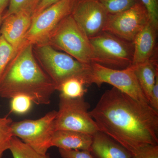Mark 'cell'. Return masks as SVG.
Returning a JSON list of instances; mask_svg holds the SVG:
<instances>
[{
    "label": "cell",
    "instance_id": "cell-1",
    "mask_svg": "<svg viewBox=\"0 0 158 158\" xmlns=\"http://www.w3.org/2000/svg\"><path fill=\"white\" fill-rule=\"evenodd\" d=\"M100 131L133 156L149 145L158 144V113L113 88L106 90L89 112Z\"/></svg>",
    "mask_w": 158,
    "mask_h": 158
},
{
    "label": "cell",
    "instance_id": "cell-2",
    "mask_svg": "<svg viewBox=\"0 0 158 158\" xmlns=\"http://www.w3.org/2000/svg\"><path fill=\"white\" fill-rule=\"evenodd\" d=\"M55 90L50 78L36 61L31 44L19 48L0 79L2 98L24 95L36 104L48 105Z\"/></svg>",
    "mask_w": 158,
    "mask_h": 158
},
{
    "label": "cell",
    "instance_id": "cell-3",
    "mask_svg": "<svg viewBox=\"0 0 158 158\" xmlns=\"http://www.w3.org/2000/svg\"><path fill=\"white\" fill-rule=\"evenodd\" d=\"M41 68L50 78L56 90L65 81L72 78L84 80L91 85V64L78 61L68 54L56 50L48 44L33 45Z\"/></svg>",
    "mask_w": 158,
    "mask_h": 158
},
{
    "label": "cell",
    "instance_id": "cell-4",
    "mask_svg": "<svg viewBox=\"0 0 158 158\" xmlns=\"http://www.w3.org/2000/svg\"><path fill=\"white\" fill-rule=\"evenodd\" d=\"M43 44L64 51L82 63H92L93 49L89 37L71 14L61 21Z\"/></svg>",
    "mask_w": 158,
    "mask_h": 158
},
{
    "label": "cell",
    "instance_id": "cell-5",
    "mask_svg": "<svg viewBox=\"0 0 158 158\" xmlns=\"http://www.w3.org/2000/svg\"><path fill=\"white\" fill-rule=\"evenodd\" d=\"M89 39L93 49L92 63L116 69H124L131 65L133 42L105 31Z\"/></svg>",
    "mask_w": 158,
    "mask_h": 158
},
{
    "label": "cell",
    "instance_id": "cell-6",
    "mask_svg": "<svg viewBox=\"0 0 158 158\" xmlns=\"http://www.w3.org/2000/svg\"><path fill=\"white\" fill-rule=\"evenodd\" d=\"M90 106L83 97L70 98L60 94L59 110L54 122L55 131H74L92 135L99 131L88 111Z\"/></svg>",
    "mask_w": 158,
    "mask_h": 158
},
{
    "label": "cell",
    "instance_id": "cell-7",
    "mask_svg": "<svg viewBox=\"0 0 158 158\" xmlns=\"http://www.w3.org/2000/svg\"><path fill=\"white\" fill-rule=\"evenodd\" d=\"M57 112L51 111L38 119L13 122L11 131L13 137L19 138L40 153L46 154L52 147Z\"/></svg>",
    "mask_w": 158,
    "mask_h": 158
},
{
    "label": "cell",
    "instance_id": "cell-8",
    "mask_svg": "<svg viewBox=\"0 0 158 158\" xmlns=\"http://www.w3.org/2000/svg\"><path fill=\"white\" fill-rule=\"evenodd\" d=\"M75 2L76 0H61L34 15L31 27L20 47L45 43L61 21L71 14Z\"/></svg>",
    "mask_w": 158,
    "mask_h": 158
},
{
    "label": "cell",
    "instance_id": "cell-9",
    "mask_svg": "<svg viewBox=\"0 0 158 158\" xmlns=\"http://www.w3.org/2000/svg\"><path fill=\"white\" fill-rule=\"evenodd\" d=\"M91 83L100 87L103 83L113 86L135 99L149 104L142 91L131 65L122 69H113L92 63Z\"/></svg>",
    "mask_w": 158,
    "mask_h": 158
},
{
    "label": "cell",
    "instance_id": "cell-10",
    "mask_svg": "<svg viewBox=\"0 0 158 158\" xmlns=\"http://www.w3.org/2000/svg\"><path fill=\"white\" fill-rule=\"evenodd\" d=\"M149 21L147 10L138 2L122 12L108 15L103 31L133 42Z\"/></svg>",
    "mask_w": 158,
    "mask_h": 158
},
{
    "label": "cell",
    "instance_id": "cell-11",
    "mask_svg": "<svg viewBox=\"0 0 158 158\" xmlns=\"http://www.w3.org/2000/svg\"><path fill=\"white\" fill-rule=\"evenodd\" d=\"M71 14L89 38L103 31L109 15L99 0H76Z\"/></svg>",
    "mask_w": 158,
    "mask_h": 158
},
{
    "label": "cell",
    "instance_id": "cell-12",
    "mask_svg": "<svg viewBox=\"0 0 158 158\" xmlns=\"http://www.w3.org/2000/svg\"><path fill=\"white\" fill-rule=\"evenodd\" d=\"M33 15L21 11L3 19L0 27V35L14 50L15 54L22 43L32 23Z\"/></svg>",
    "mask_w": 158,
    "mask_h": 158
},
{
    "label": "cell",
    "instance_id": "cell-13",
    "mask_svg": "<svg viewBox=\"0 0 158 158\" xmlns=\"http://www.w3.org/2000/svg\"><path fill=\"white\" fill-rule=\"evenodd\" d=\"M158 29L149 21L133 40L134 51L132 63L135 65L148 61L156 53Z\"/></svg>",
    "mask_w": 158,
    "mask_h": 158
},
{
    "label": "cell",
    "instance_id": "cell-14",
    "mask_svg": "<svg viewBox=\"0 0 158 158\" xmlns=\"http://www.w3.org/2000/svg\"><path fill=\"white\" fill-rule=\"evenodd\" d=\"M90 151L94 158H133L127 149L100 131L93 135Z\"/></svg>",
    "mask_w": 158,
    "mask_h": 158
},
{
    "label": "cell",
    "instance_id": "cell-15",
    "mask_svg": "<svg viewBox=\"0 0 158 158\" xmlns=\"http://www.w3.org/2000/svg\"><path fill=\"white\" fill-rule=\"evenodd\" d=\"M93 135L86 133L67 131H55L52 140V147L69 150L90 151Z\"/></svg>",
    "mask_w": 158,
    "mask_h": 158
},
{
    "label": "cell",
    "instance_id": "cell-16",
    "mask_svg": "<svg viewBox=\"0 0 158 158\" xmlns=\"http://www.w3.org/2000/svg\"><path fill=\"white\" fill-rule=\"evenodd\" d=\"M131 66L135 70L141 89L149 102L153 87L158 76V63L156 54L148 61Z\"/></svg>",
    "mask_w": 158,
    "mask_h": 158
},
{
    "label": "cell",
    "instance_id": "cell-17",
    "mask_svg": "<svg viewBox=\"0 0 158 158\" xmlns=\"http://www.w3.org/2000/svg\"><path fill=\"white\" fill-rule=\"evenodd\" d=\"M9 150L13 158H50L48 153H40L16 137H12Z\"/></svg>",
    "mask_w": 158,
    "mask_h": 158
},
{
    "label": "cell",
    "instance_id": "cell-18",
    "mask_svg": "<svg viewBox=\"0 0 158 158\" xmlns=\"http://www.w3.org/2000/svg\"><path fill=\"white\" fill-rule=\"evenodd\" d=\"M86 82L78 78H72L65 81L58 89L60 94L70 98H83L87 90L85 88Z\"/></svg>",
    "mask_w": 158,
    "mask_h": 158
},
{
    "label": "cell",
    "instance_id": "cell-19",
    "mask_svg": "<svg viewBox=\"0 0 158 158\" xmlns=\"http://www.w3.org/2000/svg\"><path fill=\"white\" fill-rule=\"evenodd\" d=\"M42 0H10L9 8L2 15V18H5L11 14L21 11L31 12L34 16L35 11Z\"/></svg>",
    "mask_w": 158,
    "mask_h": 158
},
{
    "label": "cell",
    "instance_id": "cell-20",
    "mask_svg": "<svg viewBox=\"0 0 158 158\" xmlns=\"http://www.w3.org/2000/svg\"><path fill=\"white\" fill-rule=\"evenodd\" d=\"M13 121L8 116L0 117V158L6 151L9 150L13 137L11 131Z\"/></svg>",
    "mask_w": 158,
    "mask_h": 158
},
{
    "label": "cell",
    "instance_id": "cell-21",
    "mask_svg": "<svg viewBox=\"0 0 158 158\" xmlns=\"http://www.w3.org/2000/svg\"><path fill=\"white\" fill-rule=\"evenodd\" d=\"M109 14H115L127 10L140 2L139 0H99Z\"/></svg>",
    "mask_w": 158,
    "mask_h": 158
},
{
    "label": "cell",
    "instance_id": "cell-22",
    "mask_svg": "<svg viewBox=\"0 0 158 158\" xmlns=\"http://www.w3.org/2000/svg\"><path fill=\"white\" fill-rule=\"evenodd\" d=\"M14 53L12 47L0 35V79Z\"/></svg>",
    "mask_w": 158,
    "mask_h": 158
},
{
    "label": "cell",
    "instance_id": "cell-23",
    "mask_svg": "<svg viewBox=\"0 0 158 158\" xmlns=\"http://www.w3.org/2000/svg\"><path fill=\"white\" fill-rule=\"evenodd\" d=\"M11 99L10 109L11 112L15 114H26L32 107L33 102L30 98L25 95H16Z\"/></svg>",
    "mask_w": 158,
    "mask_h": 158
},
{
    "label": "cell",
    "instance_id": "cell-24",
    "mask_svg": "<svg viewBox=\"0 0 158 158\" xmlns=\"http://www.w3.org/2000/svg\"><path fill=\"white\" fill-rule=\"evenodd\" d=\"M147 10L150 21L158 29V0H139Z\"/></svg>",
    "mask_w": 158,
    "mask_h": 158
},
{
    "label": "cell",
    "instance_id": "cell-25",
    "mask_svg": "<svg viewBox=\"0 0 158 158\" xmlns=\"http://www.w3.org/2000/svg\"><path fill=\"white\" fill-rule=\"evenodd\" d=\"M59 151L62 158H94L90 151L59 148Z\"/></svg>",
    "mask_w": 158,
    "mask_h": 158
},
{
    "label": "cell",
    "instance_id": "cell-26",
    "mask_svg": "<svg viewBox=\"0 0 158 158\" xmlns=\"http://www.w3.org/2000/svg\"><path fill=\"white\" fill-rule=\"evenodd\" d=\"M133 158H158V145L144 148L133 156Z\"/></svg>",
    "mask_w": 158,
    "mask_h": 158
},
{
    "label": "cell",
    "instance_id": "cell-27",
    "mask_svg": "<svg viewBox=\"0 0 158 158\" xmlns=\"http://www.w3.org/2000/svg\"><path fill=\"white\" fill-rule=\"evenodd\" d=\"M149 104L152 108L158 113V76L153 87L149 100Z\"/></svg>",
    "mask_w": 158,
    "mask_h": 158
},
{
    "label": "cell",
    "instance_id": "cell-28",
    "mask_svg": "<svg viewBox=\"0 0 158 158\" xmlns=\"http://www.w3.org/2000/svg\"><path fill=\"white\" fill-rule=\"evenodd\" d=\"M60 1H61V0H42L37 10L35 11L34 15L38 14L40 12L43 11L44 9L48 7L49 6Z\"/></svg>",
    "mask_w": 158,
    "mask_h": 158
},
{
    "label": "cell",
    "instance_id": "cell-29",
    "mask_svg": "<svg viewBox=\"0 0 158 158\" xmlns=\"http://www.w3.org/2000/svg\"><path fill=\"white\" fill-rule=\"evenodd\" d=\"M10 0H0V14L3 15Z\"/></svg>",
    "mask_w": 158,
    "mask_h": 158
},
{
    "label": "cell",
    "instance_id": "cell-30",
    "mask_svg": "<svg viewBox=\"0 0 158 158\" xmlns=\"http://www.w3.org/2000/svg\"><path fill=\"white\" fill-rule=\"evenodd\" d=\"M3 18L2 15L0 14V27H1V25L2 23Z\"/></svg>",
    "mask_w": 158,
    "mask_h": 158
}]
</instances>
